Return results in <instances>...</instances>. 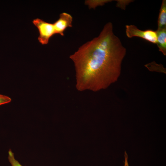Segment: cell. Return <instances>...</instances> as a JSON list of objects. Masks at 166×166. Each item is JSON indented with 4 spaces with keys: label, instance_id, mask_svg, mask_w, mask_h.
<instances>
[{
    "label": "cell",
    "instance_id": "cell-7",
    "mask_svg": "<svg viewBox=\"0 0 166 166\" xmlns=\"http://www.w3.org/2000/svg\"><path fill=\"white\" fill-rule=\"evenodd\" d=\"M110 1V0H98V1H87L85 2L86 4L88 5L90 8H95L96 6L99 5H103L105 3Z\"/></svg>",
    "mask_w": 166,
    "mask_h": 166
},
{
    "label": "cell",
    "instance_id": "cell-6",
    "mask_svg": "<svg viewBox=\"0 0 166 166\" xmlns=\"http://www.w3.org/2000/svg\"><path fill=\"white\" fill-rule=\"evenodd\" d=\"M158 29L166 27V1L163 0L160 10L157 21Z\"/></svg>",
    "mask_w": 166,
    "mask_h": 166
},
{
    "label": "cell",
    "instance_id": "cell-1",
    "mask_svg": "<svg viewBox=\"0 0 166 166\" xmlns=\"http://www.w3.org/2000/svg\"><path fill=\"white\" fill-rule=\"evenodd\" d=\"M126 52L113 32L112 23H107L97 37L69 56L74 64L77 90L97 92L116 82Z\"/></svg>",
    "mask_w": 166,
    "mask_h": 166
},
{
    "label": "cell",
    "instance_id": "cell-4",
    "mask_svg": "<svg viewBox=\"0 0 166 166\" xmlns=\"http://www.w3.org/2000/svg\"><path fill=\"white\" fill-rule=\"evenodd\" d=\"M72 21L73 18L69 14L66 12L60 14L59 18L53 23L56 34L64 36L65 30L72 27Z\"/></svg>",
    "mask_w": 166,
    "mask_h": 166
},
{
    "label": "cell",
    "instance_id": "cell-10",
    "mask_svg": "<svg viewBox=\"0 0 166 166\" xmlns=\"http://www.w3.org/2000/svg\"><path fill=\"white\" fill-rule=\"evenodd\" d=\"M124 166H129L128 162V155L126 152L124 154Z\"/></svg>",
    "mask_w": 166,
    "mask_h": 166
},
{
    "label": "cell",
    "instance_id": "cell-8",
    "mask_svg": "<svg viewBox=\"0 0 166 166\" xmlns=\"http://www.w3.org/2000/svg\"><path fill=\"white\" fill-rule=\"evenodd\" d=\"M8 160L12 166H22L15 159L14 153L10 149L8 152Z\"/></svg>",
    "mask_w": 166,
    "mask_h": 166
},
{
    "label": "cell",
    "instance_id": "cell-3",
    "mask_svg": "<svg viewBox=\"0 0 166 166\" xmlns=\"http://www.w3.org/2000/svg\"><path fill=\"white\" fill-rule=\"evenodd\" d=\"M126 36L129 38L138 37L153 44L157 43L156 31L151 30H142L138 29L134 25H126L125 26Z\"/></svg>",
    "mask_w": 166,
    "mask_h": 166
},
{
    "label": "cell",
    "instance_id": "cell-2",
    "mask_svg": "<svg viewBox=\"0 0 166 166\" xmlns=\"http://www.w3.org/2000/svg\"><path fill=\"white\" fill-rule=\"evenodd\" d=\"M32 22L38 30L39 42L43 45L47 44L50 38L56 34L53 23L39 18L34 19Z\"/></svg>",
    "mask_w": 166,
    "mask_h": 166
},
{
    "label": "cell",
    "instance_id": "cell-9",
    "mask_svg": "<svg viewBox=\"0 0 166 166\" xmlns=\"http://www.w3.org/2000/svg\"><path fill=\"white\" fill-rule=\"evenodd\" d=\"M11 101V99L8 96L0 94V105L8 103Z\"/></svg>",
    "mask_w": 166,
    "mask_h": 166
},
{
    "label": "cell",
    "instance_id": "cell-5",
    "mask_svg": "<svg viewBox=\"0 0 166 166\" xmlns=\"http://www.w3.org/2000/svg\"><path fill=\"white\" fill-rule=\"evenodd\" d=\"M157 46L159 50L165 56L166 55V27L157 29Z\"/></svg>",
    "mask_w": 166,
    "mask_h": 166
}]
</instances>
